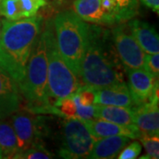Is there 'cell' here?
Listing matches in <instances>:
<instances>
[{
	"label": "cell",
	"mask_w": 159,
	"mask_h": 159,
	"mask_svg": "<svg viewBox=\"0 0 159 159\" xmlns=\"http://www.w3.org/2000/svg\"><path fill=\"white\" fill-rule=\"evenodd\" d=\"M95 90L94 104L100 105H113L133 108L136 106L132 97L127 83L121 82L115 85L108 86Z\"/></svg>",
	"instance_id": "12"
},
{
	"label": "cell",
	"mask_w": 159,
	"mask_h": 159,
	"mask_svg": "<svg viewBox=\"0 0 159 159\" xmlns=\"http://www.w3.org/2000/svg\"><path fill=\"white\" fill-rule=\"evenodd\" d=\"M0 149L3 158H12L20 151L16 134L10 123L0 121Z\"/></svg>",
	"instance_id": "18"
},
{
	"label": "cell",
	"mask_w": 159,
	"mask_h": 159,
	"mask_svg": "<svg viewBox=\"0 0 159 159\" xmlns=\"http://www.w3.org/2000/svg\"><path fill=\"white\" fill-rule=\"evenodd\" d=\"M144 148L146 149V157H142L141 158L158 159L159 158V138L158 135L147 136L142 135L140 138Z\"/></svg>",
	"instance_id": "22"
},
{
	"label": "cell",
	"mask_w": 159,
	"mask_h": 159,
	"mask_svg": "<svg viewBox=\"0 0 159 159\" xmlns=\"http://www.w3.org/2000/svg\"><path fill=\"white\" fill-rule=\"evenodd\" d=\"M44 33L48 57V91L53 104L75 94L81 87L80 78L68 66L57 50L52 21L46 22Z\"/></svg>",
	"instance_id": "5"
},
{
	"label": "cell",
	"mask_w": 159,
	"mask_h": 159,
	"mask_svg": "<svg viewBox=\"0 0 159 159\" xmlns=\"http://www.w3.org/2000/svg\"><path fill=\"white\" fill-rule=\"evenodd\" d=\"M21 93L15 80L0 66V119L20 110Z\"/></svg>",
	"instance_id": "10"
},
{
	"label": "cell",
	"mask_w": 159,
	"mask_h": 159,
	"mask_svg": "<svg viewBox=\"0 0 159 159\" xmlns=\"http://www.w3.org/2000/svg\"><path fill=\"white\" fill-rule=\"evenodd\" d=\"M142 5L146 6L147 8L151 9L152 11L159 13V0H140Z\"/></svg>",
	"instance_id": "29"
},
{
	"label": "cell",
	"mask_w": 159,
	"mask_h": 159,
	"mask_svg": "<svg viewBox=\"0 0 159 159\" xmlns=\"http://www.w3.org/2000/svg\"><path fill=\"white\" fill-rule=\"evenodd\" d=\"M88 129L95 141L104 137L113 135H124L130 139H140L141 132L136 125H121L101 119H92L84 121Z\"/></svg>",
	"instance_id": "13"
},
{
	"label": "cell",
	"mask_w": 159,
	"mask_h": 159,
	"mask_svg": "<svg viewBox=\"0 0 159 159\" xmlns=\"http://www.w3.org/2000/svg\"><path fill=\"white\" fill-rule=\"evenodd\" d=\"M142 68L146 70L149 74L154 75L155 77L159 76V54L154 53V54H145L144 58V64Z\"/></svg>",
	"instance_id": "26"
},
{
	"label": "cell",
	"mask_w": 159,
	"mask_h": 159,
	"mask_svg": "<svg viewBox=\"0 0 159 159\" xmlns=\"http://www.w3.org/2000/svg\"><path fill=\"white\" fill-rule=\"evenodd\" d=\"M119 23L128 21L139 12V0H115Z\"/></svg>",
	"instance_id": "19"
},
{
	"label": "cell",
	"mask_w": 159,
	"mask_h": 159,
	"mask_svg": "<svg viewBox=\"0 0 159 159\" xmlns=\"http://www.w3.org/2000/svg\"><path fill=\"white\" fill-rule=\"evenodd\" d=\"M127 26L130 29L131 34L145 53H159V36L152 25L133 18Z\"/></svg>",
	"instance_id": "14"
},
{
	"label": "cell",
	"mask_w": 159,
	"mask_h": 159,
	"mask_svg": "<svg viewBox=\"0 0 159 159\" xmlns=\"http://www.w3.org/2000/svg\"><path fill=\"white\" fill-rule=\"evenodd\" d=\"M125 72L128 79L127 86L135 104L148 102L154 91L158 88V78L143 68L127 69Z\"/></svg>",
	"instance_id": "8"
},
{
	"label": "cell",
	"mask_w": 159,
	"mask_h": 159,
	"mask_svg": "<svg viewBox=\"0 0 159 159\" xmlns=\"http://www.w3.org/2000/svg\"><path fill=\"white\" fill-rule=\"evenodd\" d=\"M134 123L142 135H159L158 101H148L133 107Z\"/></svg>",
	"instance_id": "11"
},
{
	"label": "cell",
	"mask_w": 159,
	"mask_h": 159,
	"mask_svg": "<svg viewBox=\"0 0 159 159\" xmlns=\"http://www.w3.org/2000/svg\"><path fill=\"white\" fill-rule=\"evenodd\" d=\"M57 50L78 77L89 38V26L72 11H62L52 21ZM80 78V77H79Z\"/></svg>",
	"instance_id": "3"
},
{
	"label": "cell",
	"mask_w": 159,
	"mask_h": 159,
	"mask_svg": "<svg viewBox=\"0 0 159 159\" xmlns=\"http://www.w3.org/2000/svg\"><path fill=\"white\" fill-rule=\"evenodd\" d=\"M130 142V138L124 135H113L99 139L95 142L88 159L116 158L120 151Z\"/></svg>",
	"instance_id": "15"
},
{
	"label": "cell",
	"mask_w": 159,
	"mask_h": 159,
	"mask_svg": "<svg viewBox=\"0 0 159 159\" xmlns=\"http://www.w3.org/2000/svg\"><path fill=\"white\" fill-rule=\"evenodd\" d=\"M42 24L43 19L36 16L18 20H4L0 37V66L18 85L25 77L27 64Z\"/></svg>",
	"instance_id": "2"
},
{
	"label": "cell",
	"mask_w": 159,
	"mask_h": 159,
	"mask_svg": "<svg viewBox=\"0 0 159 159\" xmlns=\"http://www.w3.org/2000/svg\"><path fill=\"white\" fill-rule=\"evenodd\" d=\"M120 70L111 32L97 25H89L88 43L80 66V80L91 89H101L124 82Z\"/></svg>",
	"instance_id": "1"
},
{
	"label": "cell",
	"mask_w": 159,
	"mask_h": 159,
	"mask_svg": "<svg viewBox=\"0 0 159 159\" xmlns=\"http://www.w3.org/2000/svg\"><path fill=\"white\" fill-rule=\"evenodd\" d=\"M53 105L59 109V111L63 115V118L65 119L76 118V104L72 96L63 98L55 102Z\"/></svg>",
	"instance_id": "23"
},
{
	"label": "cell",
	"mask_w": 159,
	"mask_h": 159,
	"mask_svg": "<svg viewBox=\"0 0 159 159\" xmlns=\"http://www.w3.org/2000/svg\"><path fill=\"white\" fill-rule=\"evenodd\" d=\"M53 154L48 151L43 144L35 143L32 147L16 153L12 158L15 159H49L53 158Z\"/></svg>",
	"instance_id": "21"
},
{
	"label": "cell",
	"mask_w": 159,
	"mask_h": 159,
	"mask_svg": "<svg viewBox=\"0 0 159 159\" xmlns=\"http://www.w3.org/2000/svg\"><path fill=\"white\" fill-rule=\"evenodd\" d=\"M142 152V145L139 142H134L123 148L118 155L119 159H135Z\"/></svg>",
	"instance_id": "27"
},
{
	"label": "cell",
	"mask_w": 159,
	"mask_h": 159,
	"mask_svg": "<svg viewBox=\"0 0 159 159\" xmlns=\"http://www.w3.org/2000/svg\"><path fill=\"white\" fill-rule=\"evenodd\" d=\"M73 97L82 106L93 105L95 102V90L89 87L81 86Z\"/></svg>",
	"instance_id": "24"
},
{
	"label": "cell",
	"mask_w": 159,
	"mask_h": 159,
	"mask_svg": "<svg viewBox=\"0 0 159 159\" xmlns=\"http://www.w3.org/2000/svg\"><path fill=\"white\" fill-rule=\"evenodd\" d=\"M3 158V154H2V151H1V149H0V159Z\"/></svg>",
	"instance_id": "31"
},
{
	"label": "cell",
	"mask_w": 159,
	"mask_h": 159,
	"mask_svg": "<svg viewBox=\"0 0 159 159\" xmlns=\"http://www.w3.org/2000/svg\"><path fill=\"white\" fill-rule=\"evenodd\" d=\"M19 89L29 102L31 112L51 104L48 91L47 48L44 33L42 30L34 42L27 64L25 77L19 84Z\"/></svg>",
	"instance_id": "4"
},
{
	"label": "cell",
	"mask_w": 159,
	"mask_h": 159,
	"mask_svg": "<svg viewBox=\"0 0 159 159\" xmlns=\"http://www.w3.org/2000/svg\"><path fill=\"white\" fill-rule=\"evenodd\" d=\"M3 23H4V20L3 19H0V37H1L2 30H3Z\"/></svg>",
	"instance_id": "30"
},
{
	"label": "cell",
	"mask_w": 159,
	"mask_h": 159,
	"mask_svg": "<svg viewBox=\"0 0 159 159\" xmlns=\"http://www.w3.org/2000/svg\"><path fill=\"white\" fill-rule=\"evenodd\" d=\"M95 119H101L121 125H134L133 108L95 104Z\"/></svg>",
	"instance_id": "17"
},
{
	"label": "cell",
	"mask_w": 159,
	"mask_h": 159,
	"mask_svg": "<svg viewBox=\"0 0 159 159\" xmlns=\"http://www.w3.org/2000/svg\"><path fill=\"white\" fill-rule=\"evenodd\" d=\"M95 142L83 120L77 118L66 119L63 122L58 155L66 159L86 158Z\"/></svg>",
	"instance_id": "6"
},
{
	"label": "cell",
	"mask_w": 159,
	"mask_h": 159,
	"mask_svg": "<svg viewBox=\"0 0 159 159\" xmlns=\"http://www.w3.org/2000/svg\"><path fill=\"white\" fill-rule=\"evenodd\" d=\"M0 16L9 20L23 19V12L19 0H0Z\"/></svg>",
	"instance_id": "20"
},
{
	"label": "cell",
	"mask_w": 159,
	"mask_h": 159,
	"mask_svg": "<svg viewBox=\"0 0 159 159\" xmlns=\"http://www.w3.org/2000/svg\"><path fill=\"white\" fill-rule=\"evenodd\" d=\"M11 116V125L17 136L20 151L37 143L39 125L32 112L17 111Z\"/></svg>",
	"instance_id": "9"
},
{
	"label": "cell",
	"mask_w": 159,
	"mask_h": 159,
	"mask_svg": "<svg viewBox=\"0 0 159 159\" xmlns=\"http://www.w3.org/2000/svg\"><path fill=\"white\" fill-rule=\"evenodd\" d=\"M111 36L119 61L125 70L143 67L146 53L131 34L127 25L122 24L113 28Z\"/></svg>",
	"instance_id": "7"
},
{
	"label": "cell",
	"mask_w": 159,
	"mask_h": 159,
	"mask_svg": "<svg viewBox=\"0 0 159 159\" xmlns=\"http://www.w3.org/2000/svg\"><path fill=\"white\" fill-rule=\"evenodd\" d=\"M74 11L84 21L110 26L108 18L101 5V0H75Z\"/></svg>",
	"instance_id": "16"
},
{
	"label": "cell",
	"mask_w": 159,
	"mask_h": 159,
	"mask_svg": "<svg viewBox=\"0 0 159 159\" xmlns=\"http://www.w3.org/2000/svg\"><path fill=\"white\" fill-rule=\"evenodd\" d=\"M73 99L76 104V118L77 119H81L83 121L95 119V104L89 105V106H82L77 102L76 99H74V97H73Z\"/></svg>",
	"instance_id": "28"
},
{
	"label": "cell",
	"mask_w": 159,
	"mask_h": 159,
	"mask_svg": "<svg viewBox=\"0 0 159 159\" xmlns=\"http://www.w3.org/2000/svg\"><path fill=\"white\" fill-rule=\"evenodd\" d=\"M24 18L34 16L41 7L46 5L45 0H19Z\"/></svg>",
	"instance_id": "25"
}]
</instances>
